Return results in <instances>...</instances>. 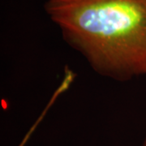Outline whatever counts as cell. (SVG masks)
Instances as JSON below:
<instances>
[{"mask_svg":"<svg viewBox=\"0 0 146 146\" xmlns=\"http://www.w3.org/2000/svg\"><path fill=\"white\" fill-rule=\"evenodd\" d=\"M44 9L98 75L118 82L146 76V0H46Z\"/></svg>","mask_w":146,"mask_h":146,"instance_id":"1","label":"cell"},{"mask_svg":"<svg viewBox=\"0 0 146 146\" xmlns=\"http://www.w3.org/2000/svg\"><path fill=\"white\" fill-rule=\"evenodd\" d=\"M145 123H146V115H145ZM141 146H146V128H145V136H144V140H143V141H142Z\"/></svg>","mask_w":146,"mask_h":146,"instance_id":"2","label":"cell"}]
</instances>
